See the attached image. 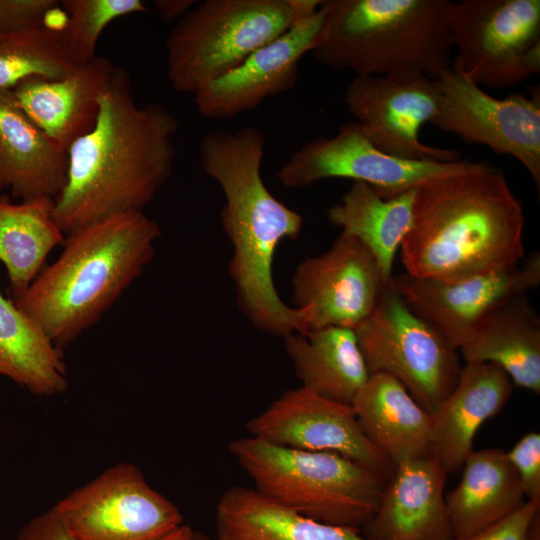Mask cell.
Segmentation results:
<instances>
[{
    "label": "cell",
    "mask_w": 540,
    "mask_h": 540,
    "mask_svg": "<svg viewBox=\"0 0 540 540\" xmlns=\"http://www.w3.org/2000/svg\"><path fill=\"white\" fill-rule=\"evenodd\" d=\"M302 387L351 404L370 376L354 329L329 326L284 338Z\"/></svg>",
    "instance_id": "cell-26"
},
{
    "label": "cell",
    "mask_w": 540,
    "mask_h": 540,
    "mask_svg": "<svg viewBox=\"0 0 540 540\" xmlns=\"http://www.w3.org/2000/svg\"><path fill=\"white\" fill-rule=\"evenodd\" d=\"M191 540H211V538L206 534L202 533L201 531L193 529Z\"/></svg>",
    "instance_id": "cell-39"
},
{
    "label": "cell",
    "mask_w": 540,
    "mask_h": 540,
    "mask_svg": "<svg viewBox=\"0 0 540 540\" xmlns=\"http://www.w3.org/2000/svg\"><path fill=\"white\" fill-rule=\"evenodd\" d=\"M319 10L253 52L238 67L200 88L193 96L204 118L229 119L259 107L268 97L291 90L298 64L311 52L323 25Z\"/></svg>",
    "instance_id": "cell-17"
},
{
    "label": "cell",
    "mask_w": 540,
    "mask_h": 540,
    "mask_svg": "<svg viewBox=\"0 0 540 540\" xmlns=\"http://www.w3.org/2000/svg\"><path fill=\"white\" fill-rule=\"evenodd\" d=\"M0 375L37 396H55L68 387L62 350L1 291Z\"/></svg>",
    "instance_id": "cell-29"
},
{
    "label": "cell",
    "mask_w": 540,
    "mask_h": 540,
    "mask_svg": "<svg viewBox=\"0 0 540 540\" xmlns=\"http://www.w3.org/2000/svg\"><path fill=\"white\" fill-rule=\"evenodd\" d=\"M246 427L252 437L268 443L335 453L387 479L395 468L365 435L351 404L327 399L302 386L285 391Z\"/></svg>",
    "instance_id": "cell-15"
},
{
    "label": "cell",
    "mask_w": 540,
    "mask_h": 540,
    "mask_svg": "<svg viewBox=\"0 0 540 540\" xmlns=\"http://www.w3.org/2000/svg\"><path fill=\"white\" fill-rule=\"evenodd\" d=\"M16 540H73L52 509L45 511L24 524Z\"/></svg>",
    "instance_id": "cell-35"
},
{
    "label": "cell",
    "mask_w": 540,
    "mask_h": 540,
    "mask_svg": "<svg viewBox=\"0 0 540 540\" xmlns=\"http://www.w3.org/2000/svg\"><path fill=\"white\" fill-rule=\"evenodd\" d=\"M434 84L437 111L430 125L518 160L540 188V92L495 98L450 67Z\"/></svg>",
    "instance_id": "cell-12"
},
{
    "label": "cell",
    "mask_w": 540,
    "mask_h": 540,
    "mask_svg": "<svg viewBox=\"0 0 540 540\" xmlns=\"http://www.w3.org/2000/svg\"><path fill=\"white\" fill-rule=\"evenodd\" d=\"M56 0H0V35L44 25Z\"/></svg>",
    "instance_id": "cell-34"
},
{
    "label": "cell",
    "mask_w": 540,
    "mask_h": 540,
    "mask_svg": "<svg viewBox=\"0 0 540 540\" xmlns=\"http://www.w3.org/2000/svg\"><path fill=\"white\" fill-rule=\"evenodd\" d=\"M196 3L194 0H156L154 1V6L164 23H176Z\"/></svg>",
    "instance_id": "cell-36"
},
{
    "label": "cell",
    "mask_w": 540,
    "mask_h": 540,
    "mask_svg": "<svg viewBox=\"0 0 540 540\" xmlns=\"http://www.w3.org/2000/svg\"><path fill=\"white\" fill-rule=\"evenodd\" d=\"M177 130L164 106L136 104L128 72L115 66L94 127L67 151L66 182L54 200L62 232L142 212L172 173Z\"/></svg>",
    "instance_id": "cell-1"
},
{
    "label": "cell",
    "mask_w": 540,
    "mask_h": 540,
    "mask_svg": "<svg viewBox=\"0 0 540 540\" xmlns=\"http://www.w3.org/2000/svg\"><path fill=\"white\" fill-rule=\"evenodd\" d=\"M488 161L407 160L378 149L356 121L332 137H319L294 152L278 172L287 188H302L328 178H347L391 197L439 177L482 169Z\"/></svg>",
    "instance_id": "cell-11"
},
{
    "label": "cell",
    "mask_w": 540,
    "mask_h": 540,
    "mask_svg": "<svg viewBox=\"0 0 540 540\" xmlns=\"http://www.w3.org/2000/svg\"><path fill=\"white\" fill-rule=\"evenodd\" d=\"M513 383L492 363H465L456 385L430 414V454L447 474L462 469L476 432L509 400Z\"/></svg>",
    "instance_id": "cell-20"
},
{
    "label": "cell",
    "mask_w": 540,
    "mask_h": 540,
    "mask_svg": "<svg viewBox=\"0 0 540 540\" xmlns=\"http://www.w3.org/2000/svg\"><path fill=\"white\" fill-rule=\"evenodd\" d=\"M506 455L517 472L525 498L540 501V434L526 433Z\"/></svg>",
    "instance_id": "cell-32"
},
{
    "label": "cell",
    "mask_w": 540,
    "mask_h": 540,
    "mask_svg": "<svg viewBox=\"0 0 540 540\" xmlns=\"http://www.w3.org/2000/svg\"><path fill=\"white\" fill-rule=\"evenodd\" d=\"M161 231L144 212L114 215L66 235L15 304L62 348L95 325L151 262Z\"/></svg>",
    "instance_id": "cell-4"
},
{
    "label": "cell",
    "mask_w": 540,
    "mask_h": 540,
    "mask_svg": "<svg viewBox=\"0 0 540 540\" xmlns=\"http://www.w3.org/2000/svg\"><path fill=\"white\" fill-rule=\"evenodd\" d=\"M354 331L369 373L398 380L429 414L456 385L458 351L408 308L392 282Z\"/></svg>",
    "instance_id": "cell-8"
},
{
    "label": "cell",
    "mask_w": 540,
    "mask_h": 540,
    "mask_svg": "<svg viewBox=\"0 0 540 540\" xmlns=\"http://www.w3.org/2000/svg\"><path fill=\"white\" fill-rule=\"evenodd\" d=\"M229 451L268 498L316 522L359 529L375 514L387 478L331 452L291 449L247 437Z\"/></svg>",
    "instance_id": "cell-6"
},
{
    "label": "cell",
    "mask_w": 540,
    "mask_h": 540,
    "mask_svg": "<svg viewBox=\"0 0 540 540\" xmlns=\"http://www.w3.org/2000/svg\"><path fill=\"white\" fill-rule=\"evenodd\" d=\"M66 235L54 218V199L38 197L12 203L0 197V261L4 264L12 300L23 296L49 253Z\"/></svg>",
    "instance_id": "cell-28"
},
{
    "label": "cell",
    "mask_w": 540,
    "mask_h": 540,
    "mask_svg": "<svg viewBox=\"0 0 540 540\" xmlns=\"http://www.w3.org/2000/svg\"><path fill=\"white\" fill-rule=\"evenodd\" d=\"M415 188L382 197L369 184L356 181L327 211L333 225L368 248L389 282L395 255L411 225Z\"/></svg>",
    "instance_id": "cell-27"
},
{
    "label": "cell",
    "mask_w": 540,
    "mask_h": 540,
    "mask_svg": "<svg viewBox=\"0 0 540 540\" xmlns=\"http://www.w3.org/2000/svg\"><path fill=\"white\" fill-rule=\"evenodd\" d=\"M447 473L431 454L397 464L379 506L361 528L367 540H454L445 502Z\"/></svg>",
    "instance_id": "cell-18"
},
{
    "label": "cell",
    "mask_w": 540,
    "mask_h": 540,
    "mask_svg": "<svg viewBox=\"0 0 540 540\" xmlns=\"http://www.w3.org/2000/svg\"><path fill=\"white\" fill-rule=\"evenodd\" d=\"M458 486L445 496L454 539L464 538L520 508L525 495L501 448L471 451Z\"/></svg>",
    "instance_id": "cell-24"
},
{
    "label": "cell",
    "mask_w": 540,
    "mask_h": 540,
    "mask_svg": "<svg viewBox=\"0 0 540 540\" xmlns=\"http://www.w3.org/2000/svg\"><path fill=\"white\" fill-rule=\"evenodd\" d=\"M451 67L480 86L512 87L540 73L539 0L453 2Z\"/></svg>",
    "instance_id": "cell-9"
},
{
    "label": "cell",
    "mask_w": 540,
    "mask_h": 540,
    "mask_svg": "<svg viewBox=\"0 0 540 540\" xmlns=\"http://www.w3.org/2000/svg\"><path fill=\"white\" fill-rule=\"evenodd\" d=\"M67 152L26 116L11 91L0 92V189L23 200H55L66 182Z\"/></svg>",
    "instance_id": "cell-22"
},
{
    "label": "cell",
    "mask_w": 540,
    "mask_h": 540,
    "mask_svg": "<svg viewBox=\"0 0 540 540\" xmlns=\"http://www.w3.org/2000/svg\"><path fill=\"white\" fill-rule=\"evenodd\" d=\"M62 32L46 26L0 35V92L32 78L60 79L75 67Z\"/></svg>",
    "instance_id": "cell-30"
},
{
    "label": "cell",
    "mask_w": 540,
    "mask_h": 540,
    "mask_svg": "<svg viewBox=\"0 0 540 540\" xmlns=\"http://www.w3.org/2000/svg\"><path fill=\"white\" fill-rule=\"evenodd\" d=\"M192 533L190 526L182 524L156 540H191Z\"/></svg>",
    "instance_id": "cell-37"
},
{
    "label": "cell",
    "mask_w": 540,
    "mask_h": 540,
    "mask_svg": "<svg viewBox=\"0 0 540 540\" xmlns=\"http://www.w3.org/2000/svg\"><path fill=\"white\" fill-rule=\"evenodd\" d=\"M115 66L104 57L76 64L60 79L32 77L11 93L26 116L58 148L67 152L95 125L103 95Z\"/></svg>",
    "instance_id": "cell-19"
},
{
    "label": "cell",
    "mask_w": 540,
    "mask_h": 540,
    "mask_svg": "<svg viewBox=\"0 0 540 540\" xmlns=\"http://www.w3.org/2000/svg\"><path fill=\"white\" fill-rule=\"evenodd\" d=\"M344 101L381 151L407 160H459V151L427 145L419 137L421 127L430 123L438 106L434 80L424 73L408 70L355 77Z\"/></svg>",
    "instance_id": "cell-13"
},
{
    "label": "cell",
    "mask_w": 540,
    "mask_h": 540,
    "mask_svg": "<svg viewBox=\"0 0 540 540\" xmlns=\"http://www.w3.org/2000/svg\"><path fill=\"white\" fill-rule=\"evenodd\" d=\"M351 406L365 435L394 466L430 455V414L392 376L370 374Z\"/></svg>",
    "instance_id": "cell-23"
},
{
    "label": "cell",
    "mask_w": 540,
    "mask_h": 540,
    "mask_svg": "<svg viewBox=\"0 0 540 540\" xmlns=\"http://www.w3.org/2000/svg\"><path fill=\"white\" fill-rule=\"evenodd\" d=\"M525 222L522 203L491 164L435 178L415 188L401 261L412 276L445 282L506 271L525 256Z\"/></svg>",
    "instance_id": "cell-3"
},
{
    "label": "cell",
    "mask_w": 540,
    "mask_h": 540,
    "mask_svg": "<svg viewBox=\"0 0 540 540\" xmlns=\"http://www.w3.org/2000/svg\"><path fill=\"white\" fill-rule=\"evenodd\" d=\"M530 540H540V515L536 517L531 527Z\"/></svg>",
    "instance_id": "cell-38"
},
{
    "label": "cell",
    "mask_w": 540,
    "mask_h": 540,
    "mask_svg": "<svg viewBox=\"0 0 540 540\" xmlns=\"http://www.w3.org/2000/svg\"><path fill=\"white\" fill-rule=\"evenodd\" d=\"M322 0H205L170 31L167 74L178 93L195 94L253 52L315 14Z\"/></svg>",
    "instance_id": "cell-7"
},
{
    "label": "cell",
    "mask_w": 540,
    "mask_h": 540,
    "mask_svg": "<svg viewBox=\"0 0 540 540\" xmlns=\"http://www.w3.org/2000/svg\"><path fill=\"white\" fill-rule=\"evenodd\" d=\"M51 509L73 540H156L183 524L179 509L135 465L123 462Z\"/></svg>",
    "instance_id": "cell-10"
},
{
    "label": "cell",
    "mask_w": 540,
    "mask_h": 540,
    "mask_svg": "<svg viewBox=\"0 0 540 540\" xmlns=\"http://www.w3.org/2000/svg\"><path fill=\"white\" fill-rule=\"evenodd\" d=\"M265 136L253 126L206 133L199 145L201 166L225 196L220 216L233 248L228 272L240 310L259 330L285 338L309 332L307 308L290 307L273 281L275 251L296 239L303 217L276 199L261 176Z\"/></svg>",
    "instance_id": "cell-2"
},
{
    "label": "cell",
    "mask_w": 540,
    "mask_h": 540,
    "mask_svg": "<svg viewBox=\"0 0 540 540\" xmlns=\"http://www.w3.org/2000/svg\"><path fill=\"white\" fill-rule=\"evenodd\" d=\"M540 515V501L525 503L495 523L464 538L454 540H530L531 527Z\"/></svg>",
    "instance_id": "cell-33"
},
{
    "label": "cell",
    "mask_w": 540,
    "mask_h": 540,
    "mask_svg": "<svg viewBox=\"0 0 540 540\" xmlns=\"http://www.w3.org/2000/svg\"><path fill=\"white\" fill-rule=\"evenodd\" d=\"M215 527L216 540H367L359 529L316 522L244 486L220 496Z\"/></svg>",
    "instance_id": "cell-25"
},
{
    "label": "cell",
    "mask_w": 540,
    "mask_h": 540,
    "mask_svg": "<svg viewBox=\"0 0 540 540\" xmlns=\"http://www.w3.org/2000/svg\"><path fill=\"white\" fill-rule=\"evenodd\" d=\"M539 284V252H532L512 269L456 282L416 277L406 272L392 279V287L408 308L441 333L456 350L470 328L488 311Z\"/></svg>",
    "instance_id": "cell-16"
},
{
    "label": "cell",
    "mask_w": 540,
    "mask_h": 540,
    "mask_svg": "<svg viewBox=\"0 0 540 540\" xmlns=\"http://www.w3.org/2000/svg\"><path fill=\"white\" fill-rule=\"evenodd\" d=\"M465 363H492L514 386L540 392V318L526 294L511 297L482 316L462 339Z\"/></svg>",
    "instance_id": "cell-21"
},
{
    "label": "cell",
    "mask_w": 540,
    "mask_h": 540,
    "mask_svg": "<svg viewBox=\"0 0 540 540\" xmlns=\"http://www.w3.org/2000/svg\"><path fill=\"white\" fill-rule=\"evenodd\" d=\"M391 282L368 248L341 232L327 251L298 264L292 303L309 310V332L329 326L355 329Z\"/></svg>",
    "instance_id": "cell-14"
},
{
    "label": "cell",
    "mask_w": 540,
    "mask_h": 540,
    "mask_svg": "<svg viewBox=\"0 0 540 540\" xmlns=\"http://www.w3.org/2000/svg\"><path fill=\"white\" fill-rule=\"evenodd\" d=\"M449 0H322L315 60L356 77L451 67Z\"/></svg>",
    "instance_id": "cell-5"
},
{
    "label": "cell",
    "mask_w": 540,
    "mask_h": 540,
    "mask_svg": "<svg viewBox=\"0 0 540 540\" xmlns=\"http://www.w3.org/2000/svg\"><path fill=\"white\" fill-rule=\"evenodd\" d=\"M67 22L62 31L65 49L75 64L92 60L103 30L119 17L146 12L142 0H64Z\"/></svg>",
    "instance_id": "cell-31"
}]
</instances>
